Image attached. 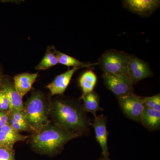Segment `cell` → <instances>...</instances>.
Segmentation results:
<instances>
[{"instance_id":"2e32d148","label":"cell","mask_w":160,"mask_h":160,"mask_svg":"<svg viewBox=\"0 0 160 160\" xmlns=\"http://www.w3.org/2000/svg\"><path fill=\"white\" fill-rule=\"evenodd\" d=\"M50 48L53 53L57 58L58 62L59 64L67 66V67H89V66L97 65V63L92 64H88L80 62L75 58L72 57L61 52L58 51L55 48L54 46H50Z\"/></svg>"},{"instance_id":"484cf974","label":"cell","mask_w":160,"mask_h":160,"mask_svg":"<svg viewBox=\"0 0 160 160\" xmlns=\"http://www.w3.org/2000/svg\"><path fill=\"white\" fill-rule=\"evenodd\" d=\"M99 160H111L110 159H109V158H106V157H103V158H102L100 159Z\"/></svg>"},{"instance_id":"603a6c76","label":"cell","mask_w":160,"mask_h":160,"mask_svg":"<svg viewBox=\"0 0 160 160\" xmlns=\"http://www.w3.org/2000/svg\"><path fill=\"white\" fill-rule=\"evenodd\" d=\"M10 110V103L4 92L0 90V111L9 112Z\"/></svg>"},{"instance_id":"5bb4252c","label":"cell","mask_w":160,"mask_h":160,"mask_svg":"<svg viewBox=\"0 0 160 160\" xmlns=\"http://www.w3.org/2000/svg\"><path fill=\"white\" fill-rule=\"evenodd\" d=\"M140 122L144 127L150 131L158 130L160 127V111L145 108Z\"/></svg>"},{"instance_id":"52a82bcc","label":"cell","mask_w":160,"mask_h":160,"mask_svg":"<svg viewBox=\"0 0 160 160\" xmlns=\"http://www.w3.org/2000/svg\"><path fill=\"white\" fill-rule=\"evenodd\" d=\"M128 75L132 84H136L142 80L152 76L148 64L135 56H131L128 67Z\"/></svg>"},{"instance_id":"4316f807","label":"cell","mask_w":160,"mask_h":160,"mask_svg":"<svg viewBox=\"0 0 160 160\" xmlns=\"http://www.w3.org/2000/svg\"><path fill=\"white\" fill-rule=\"evenodd\" d=\"M2 146V144H1V142H0V146Z\"/></svg>"},{"instance_id":"7402d4cb","label":"cell","mask_w":160,"mask_h":160,"mask_svg":"<svg viewBox=\"0 0 160 160\" xmlns=\"http://www.w3.org/2000/svg\"><path fill=\"white\" fill-rule=\"evenodd\" d=\"M8 124L14 130L18 132L22 131H31L30 127L28 125L17 122L9 117Z\"/></svg>"},{"instance_id":"30bf717a","label":"cell","mask_w":160,"mask_h":160,"mask_svg":"<svg viewBox=\"0 0 160 160\" xmlns=\"http://www.w3.org/2000/svg\"><path fill=\"white\" fill-rule=\"evenodd\" d=\"M107 121V118L102 114L95 118L93 123H92V126L94 128L96 139L102 149V154L106 158L109 155L107 143L109 135L106 126Z\"/></svg>"},{"instance_id":"8992f818","label":"cell","mask_w":160,"mask_h":160,"mask_svg":"<svg viewBox=\"0 0 160 160\" xmlns=\"http://www.w3.org/2000/svg\"><path fill=\"white\" fill-rule=\"evenodd\" d=\"M118 102L123 113L127 117L140 122L145 109L143 97L132 94L118 99Z\"/></svg>"},{"instance_id":"7a4b0ae2","label":"cell","mask_w":160,"mask_h":160,"mask_svg":"<svg viewBox=\"0 0 160 160\" xmlns=\"http://www.w3.org/2000/svg\"><path fill=\"white\" fill-rule=\"evenodd\" d=\"M78 137L58 125L50 123L39 132L34 133L31 145L33 149L41 153L54 154L61 151L68 142Z\"/></svg>"},{"instance_id":"d4e9b609","label":"cell","mask_w":160,"mask_h":160,"mask_svg":"<svg viewBox=\"0 0 160 160\" xmlns=\"http://www.w3.org/2000/svg\"><path fill=\"white\" fill-rule=\"evenodd\" d=\"M3 75L2 74V67L0 66V85H1V82H2V78Z\"/></svg>"},{"instance_id":"d6986e66","label":"cell","mask_w":160,"mask_h":160,"mask_svg":"<svg viewBox=\"0 0 160 160\" xmlns=\"http://www.w3.org/2000/svg\"><path fill=\"white\" fill-rule=\"evenodd\" d=\"M145 108L154 109L160 111V95L159 93L155 95L147 97H143Z\"/></svg>"},{"instance_id":"ffe728a7","label":"cell","mask_w":160,"mask_h":160,"mask_svg":"<svg viewBox=\"0 0 160 160\" xmlns=\"http://www.w3.org/2000/svg\"><path fill=\"white\" fill-rule=\"evenodd\" d=\"M0 160H16L13 147L0 146Z\"/></svg>"},{"instance_id":"cb8c5ba5","label":"cell","mask_w":160,"mask_h":160,"mask_svg":"<svg viewBox=\"0 0 160 160\" xmlns=\"http://www.w3.org/2000/svg\"><path fill=\"white\" fill-rule=\"evenodd\" d=\"M9 112L0 111V129L8 124Z\"/></svg>"},{"instance_id":"e0dca14e","label":"cell","mask_w":160,"mask_h":160,"mask_svg":"<svg viewBox=\"0 0 160 160\" xmlns=\"http://www.w3.org/2000/svg\"><path fill=\"white\" fill-rule=\"evenodd\" d=\"M84 101L83 108L85 111L91 112L96 117L97 112L103 110L100 106L99 97L98 95L94 91L87 93L82 97Z\"/></svg>"},{"instance_id":"44dd1931","label":"cell","mask_w":160,"mask_h":160,"mask_svg":"<svg viewBox=\"0 0 160 160\" xmlns=\"http://www.w3.org/2000/svg\"><path fill=\"white\" fill-rule=\"evenodd\" d=\"M9 117L17 122L26 124L29 126L24 110H10L9 112Z\"/></svg>"},{"instance_id":"9c48e42d","label":"cell","mask_w":160,"mask_h":160,"mask_svg":"<svg viewBox=\"0 0 160 160\" xmlns=\"http://www.w3.org/2000/svg\"><path fill=\"white\" fill-rule=\"evenodd\" d=\"M124 6L129 11L141 16H148L159 7L158 0H126L123 1Z\"/></svg>"},{"instance_id":"3957f363","label":"cell","mask_w":160,"mask_h":160,"mask_svg":"<svg viewBox=\"0 0 160 160\" xmlns=\"http://www.w3.org/2000/svg\"><path fill=\"white\" fill-rule=\"evenodd\" d=\"M50 105H48L44 93L34 92L24 105V110L32 131L39 132L51 122L48 118Z\"/></svg>"},{"instance_id":"ac0fdd59","label":"cell","mask_w":160,"mask_h":160,"mask_svg":"<svg viewBox=\"0 0 160 160\" xmlns=\"http://www.w3.org/2000/svg\"><path fill=\"white\" fill-rule=\"evenodd\" d=\"M58 64L57 58L50 48L48 47L44 56L39 64L36 66L37 70H46Z\"/></svg>"},{"instance_id":"5b68a950","label":"cell","mask_w":160,"mask_h":160,"mask_svg":"<svg viewBox=\"0 0 160 160\" xmlns=\"http://www.w3.org/2000/svg\"><path fill=\"white\" fill-rule=\"evenodd\" d=\"M103 78L105 86L118 99L133 94V84L128 75L104 73Z\"/></svg>"},{"instance_id":"7c38bea8","label":"cell","mask_w":160,"mask_h":160,"mask_svg":"<svg viewBox=\"0 0 160 160\" xmlns=\"http://www.w3.org/2000/svg\"><path fill=\"white\" fill-rule=\"evenodd\" d=\"M38 76V72L34 73L25 72L18 74L13 77L15 87L21 97H24L31 90Z\"/></svg>"},{"instance_id":"277c9868","label":"cell","mask_w":160,"mask_h":160,"mask_svg":"<svg viewBox=\"0 0 160 160\" xmlns=\"http://www.w3.org/2000/svg\"><path fill=\"white\" fill-rule=\"evenodd\" d=\"M130 57L131 56L124 52L110 49L102 54L97 64L104 73L128 75Z\"/></svg>"},{"instance_id":"9a60e30c","label":"cell","mask_w":160,"mask_h":160,"mask_svg":"<svg viewBox=\"0 0 160 160\" xmlns=\"http://www.w3.org/2000/svg\"><path fill=\"white\" fill-rule=\"evenodd\" d=\"M97 81V76L92 70H87L81 75L79 79V85L82 91V97L93 91Z\"/></svg>"},{"instance_id":"8fae6325","label":"cell","mask_w":160,"mask_h":160,"mask_svg":"<svg viewBox=\"0 0 160 160\" xmlns=\"http://www.w3.org/2000/svg\"><path fill=\"white\" fill-rule=\"evenodd\" d=\"M84 67H74L66 72L58 76L47 86L52 95L63 94L69 86L73 74L79 69Z\"/></svg>"},{"instance_id":"ba28073f","label":"cell","mask_w":160,"mask_h":160,"mask_svg":"<svg viewBox=\"0 0 160 160\" xmlns=\"http://www.w3.org/2000/svg\"><path fill=\"white\" fill-rule=\"evenodd\" d=\"M0 90L6 95L10 103V110H24L23 98L21 97L15 87L13 80L8 76L3 75L0 85Z\"/></svg>"},{"instance_id":"4fadbf2b","label":"cell","mask_w":160,"mask_h":160,"mask_svg":"<svg viewBox=\"0 0 160 160\" xmlns=\"http://www.w3.org/2000/svg\"><path fill=\"white\" fill-rule=\"evenodd\" d=\"M29 137V136L20 134L8 124L0 129V142L2 146L13 147L16 143L23 142Z\"/></svg>"},{"instance_id":"6da1fadb","label":"cell","mask_w":160,"mask_h":160,"mask_svg":"<svg viewBox=\"0 0 160 160\" xmlns=\"http://www.w3.org/2000/svg\"><path fill=\"white\" fill-rule=\"evenodd\" d=\"M50 112H52L54 124L66 131L79 136L89 133L92 123L86 116V111L79 105L57 100L50 105Z\"/></svg>"}]
</instances>
